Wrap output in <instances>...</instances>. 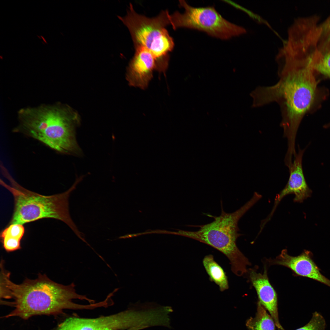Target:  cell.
<instances>
[{"label": "cell", "instance_id": "1", "mask_svg": "<svg viewBox=\"0 0 330 330\" xmlns=\"http://www.w3.org/2000/svg\"><path fill=\"white\" fill-rule=\"evenodd\" d=\"M279 72L280 79L275 85L260 86L252 91V105L258 107L273 102L278 103L284 137L293 141L302 118L316 101L318 82L312 61L283 64L279 66Z\"/></svg>", "mask_w": 330, "mask_h": 330}, {"label": "cell", "instance_id": "2", "mask_svg": "<svg viewBox=\"0 0 330 330\" xmlns=\"http://www.w3.org/2000/svg\"><path fill=\"white\" fill-rule=\"evenodd\" d=\"M10 273L5 270L1 271L0 298L13 299L10 304L14 309L6 317H17L26 320L35 315H55L67 309H91L92 304L82 305L73 300H85L90 303L94 300L77 294L73 282L64 285L57 283L45 274H38L35 280L26 279L16 284L10 280Z\"/></svg>", "mask_w": 330, "mask_h": 330}, {"label": "cell", "instance_id": "3", "mask_svg": "<svg viewBox=\"0 0 330 330\" xmlns=\"http://www.w3.org/2000/svg\"><path fill=\"white\" fill-rule=\"evenodd\" d=\"M17 115L15 132L37 140L58 152L82 154L75 134L80 118L69 105L58 102L25 107L19 110Z\"/></svg>", "mask_w": 330, "mask_h": 330}, {"label": "cell", "instance_id": "4", "mask_svg": "<svg viewBox=\"0 0 330 330\" xmlns=\"http://www.w3.org/2000/svg\"><path fill=\"white\" fill-rule=\"evenodd\" d=\"M10 185L1 180V184L13 195L14 200L13 213L8 225H23L45 218L56 219L64 222L81 240L84 237L83 233L78 229L72 219L69 211V198L82 180L77 178L67 191L61 193L45 196L23 187L10 175L6 169L2 170Z\"/></svg>", "mask_w": 330, "mask_h": 330}, {"label": "cell", "instance_id": "5", "mask_svg": "<svg viewBox=\"0 0 330 330\" xmlns=\"http://www.w3.org/2000/svg\"><path fill=\"white\" fill-rule=\"evenodd\" d=\"M262 197L260 194L255 192L249 201L232 213L225 212L222 206L221 215L214 216L212 222L198 226L199 229L196 231L179 229L175 233L205 244L221 252L229 260L232 272L238 276H241L248 272L247 267L251 263L237 245V240L241 235L238 233V222Z\"/></svg>", "mask_w": 330, "mask_h": 330}, {"label": "cell", "instance_id": "6", "mask_svg": "<svg viewBox=\"0 0 330 330\" xmlns=\"http://www.w3.org/2000/svg\"><path fill=\"white\" fill-rule=\"evenodd\" d=\"M167 10L157 16L149 17L137 13L130 3L124 16H118L128 28L135 48L144 47L156 59V70L165 75L169 63V53L174 47L173 39L166 27L170 24Z\"/></svg>", "mask_w": 330, "mask_h": 330}, {"label": "cell", "instance_id": "7", "mask_svg": "<svg viewBox=\"0 0 330 330\" xmlns=\"http://www.w3.org/2000/svg\"><path fill=\"white\" fill-rule=\"evenodd\" d=\"M185 11H176L170 15L174 29L185 27L197 30L222 39H228L246 32L245 29L228 21L222 17L213 6L195 7L184 0H179Z\"/></svg>", "mask_w": 330, "mask_h": 330}, {"label": "cell", "instance_id": "8", "mask_svg": "<svg viewBox=\"0 0 330 330\" xmlns=\"http://www.w3.org/2000/svg\"><path fill=\"white\" fill-rule=\"evenodd\" d=\"M132 326L128 311L93 318L71 317L55 330H124Z\"/></svg>", "mask_w": 330, "mask_h": 330}, {"label": "cell", "instance_id": "9", "mask_svg": "<svg viewBox=\"0 0 330 330\" xmlns=\"http://www.w3.org/2000/svg\"><path fill=\"white\" fill-rule=\"evenodd\" d=\"M312 254L304 250L299 255L293 256L288 254L286 249L274 259H269L271 265H281L287 267L297 276L307 277L330 287V280L323 275L312 259Z\"/></svg>", "mask_w": 330, "mask_h": 330}, {"label": "cell", "instance_id": "10", "mask_svg": "<svg viewBox=\"0 0 330 330\" xmlns=\"http://www.w3.org/2000/svg\"><path fill=\"white\" fill-rule=\"evenodd\" d=\"M305 149H299L298 152L294 156L293 162L288 169L289 178L284 189L276 196L271 212L268 216L271 219L277 207L285 196L294 194L293 201L302 203L311 196L312 191L308 185L304 175L302 166V160Z\"/></svg>", "mask_w": 330, "mask_h": 330}, {"label": "cell", "instance_id": "11", "mask_svg": "<svg viewBox=\"0 0 330 330\" xmlns=\"http://www.w3.org/2000/svg\"><path fill=\"white\" fill-rule=\"evenodd\" d=\"M135 49L134 55L127 69L126 79L130 86L145 90L153 77V71L156 69V59L144 47Z\"/></svg>", "mask_w": 330, "mask_h": 330}, {"label": "cell", "instance_id": "12", "mask_svg": "<svg viewBox=\"0 0 330 330\" xmlns=\"http://www.w3.org/2000/svg\"><path fill=\"white\" fill-rule=\"evenodd\" d=\"M249 277L255 289L259 301L267 310L273 319L278 329L283 328L279 320L277 295L269 280L266 269L263 273H258L254 269L249 270Z\"/></svg>", "mask_w": 330, "mask_h": 330}, {"label": "cell", "instance_id": "13", "mask_svg": "<svg viewBox=\"0 0 330 330\" xmlns=\"http://www.w3.org/2000/svg\"><path fill=\"white\" fill-rule=\"evenodd\" d=\"M204 267L210 280L217 285L223 292L229 288L228 278L222 267L216 262L211 255H206L203 260Z\"/></svg>", "mask_w": 330, "mask_h": 330}, {"label": "cell", "instance_id": "14", "mask_svg": "<svg viewBox=\"0 0 330 330\" xmlns=\"http://www.w3.org/2000/svg\"><path fill=\"white\" fill-rule=\"evenodd\" d=\"M246 325L249 330H275L276 326L272 317L259 301L255 316L248 319Z\"/></svg>", "mask_w": 330, "mask_h": 330}, {"label": "cell", "instance_id": "15", "mask_svg": "<svg viewBox=\"0 0 330 330\" xmlns=\"http://www.w3.org/2000/svg\"><path fill=\"white\" fill-rule=\"evenodd\" d=\"M314 68L316 73L330 79V49L320 56L318 54L314 60Z\"/></svg>", "mask_w": 330, "mask_h": 330}, {"label": "cell", "instance_id": "16", "mask_svg": "<svg viewBox=\"0 0 330 330\" xmlns=\"http://www.w3.org/2000/svg\"><path fill=\"white\" fill-rule=\"evenodd\" d=\"M326 322L324 317L319 313H313L309 322L304 326L295 330H325ZM278 330H285L283 328Z\"/></svg>", "mask_w": 330, "mask_h": 330}, {"label": "cell", "instance_id": "17", "mask_svg": "<svg viewBox=\"0 0 330 330\" xmlns=\"http://www.w3.org/2000/svg\"><path fill=\"white\" fill-rule=\"evenodd\" d=\"M25 228L23 225L14 224L8 226L1 232L0 238L8 237L21 240L24 233Z\"/></svg>", "mask_w": 330, "mask_h": 330}, {"label": "cell", "instance_id": "18", "mask_svg": "<svg viewBox=\"0 0 330 330\" xmlns=\"http://www.w3.org/2000/svg\"><path fill=\"white\" fill-rule=\"evenodd\" d=\"M0 238L3 247L8 252L15 251L21 248L20 240L8 237Z\"/></svg>", "mask_w": 330, "mask_h": 330}, {"label": "cell", "instance_id": "19", "mask_svg": "<svg viewBox=\"0 0 330 330\" xmlns=\"http://www.w3.org/2000/svg\"><path fill=\"white\" fill-rule=\"evenodd\" d=\"M321 31L326 34L328 40H330V17L321 27Z\"/></svg>", "mask_w": 330, "mask_h": 330}, {"label": "cell", "instance_id": "20", "mask_svg": "<svg viewBox=\"0 0 330 330\" xmlns=\"http://www.w3.org/2000/svg\"><path fill=\"white\" fill-rule=\"evenodd\" d=\"M330 123H329L327 125H325V128H326V127H330Z\"/></svg>", "mask_w": 330, "mask_h": 330}]
</instances>
